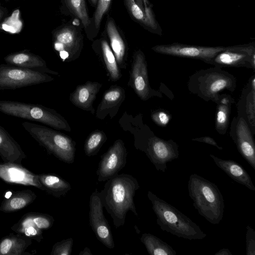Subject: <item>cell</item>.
Wrapping results in <instances>:
<instances>
[{"mask_svg":"<svg viewBox=\"0 0 255 255\" xmlns=\"http://www.w3.org/2000/svg\"><path fill=\"white\" fill-rule=\"evenodd\" d=\"M100 196L104 208L112 218L116 229L123 226L127 214L131 211L138 216L134 197L139 185L131 175L122 173L106 181Z\"/></svg>","mask_w":255,"mask_h":255,"instance_id":"6da1fadb","label":"cell"},{"mask_svg":"<svg viewBox=\"0 0 255 255\" xmlns=\"http://www.w3.org/2000/svg\"><path fill=\"white\" fill-rule=\"evenodd\" d=\"M147 197L156 216V223L162 231L189 240H201L207 236L191 219L151 191H148Z\"/></svg>","mask_w":255,"mask_h":255,"instance_id":"7a4b0ae2","label":"cell"},{"mask_svg":"<svg viewBox=\"0 0 255 255\" xmlns=\"http://www.w3.org/2000/svg\"><path fill=\"white\" fill-rule=\"evenodd\" d=\"M188 189L198 213L210 223L219 224L223 219L225 205L218 186L195 173L189 177Z\"/></svg>","mask_w":255,"mask_h":255,"instance_id":"3957f363","label":"cell"},{"mask_svg":"<svg viewBox=\"0 0 255 255\" xmlns=\"http://www.w3.org/2000/svg\"><path fill=\"white\" fill-rule=\"evenodd\" d=\"M236 79L231 74L217 66L196 71L189 77L188 90L206 102L217 103L224 90L234 92Z\"/></svg>","mask_w":255,"mask_h":255,"instance_id":"277c9868","label":"cell"},{"mask_svg":"<svg viewBox=\"0 0 255 255\" xmlns=\"http://www.w3.org/2000/svg\"><path fill=\"white\" fill-rule=\"evenodd\" d=\"M22 127L49 154L68 164L74 162L76 142L70 137L55 129L29 122Z\"/></svg>","mask_w":255,"mask_h":255,"instance_id":"5b68a950","label":"cell"},{"mask_svg":"<svg viewBox=\"0 0 255 255\" xmlns=\"http://www.w3.org/2000/svg\"><path fill=\"white\" fill-rule=\"evenodd\" d=\"M0 112L7 115L37 122L57 130L71 131L67 121L54 109L37 104L0 100Z\"/></svg>","mask_w":255,"mask_h":255,"instance_id":"8992f818","label":"cell"},{"mask_svg":"<svg viewBox=\"0 0 255 255\" xmlns=\"http://www.w3.org/2000/svg\"><path fill=\"white\" fill-rule=\"evenodd\" d=\"M133 134L135 148L145 153L158 171L165 172L167 163L179 157L178 145L173 140L158 137L150 130Z\"/></svg>","mask_w":255,"mask_h":255,"instance_id":"52a82bcc","label":"cell"},{"mask_svg":"<svg viewBox=\"0 0 255 255\" xmlns=\"http://www.w3.org/2000/svg\"><path fill=\"white\" fill-rule=\"evenodd\" d=\"M53 48L63 62L78 59L83 47V35L81 28L74 24H64L52 32Z\"/></svg>","mask_w":255,"mask_h":255,"instance_id":"ba28073f","label":"cell"},{"mask_svg":"<svg viewBox=\"0 0 255 255\" xmlns=\"http://www.w3.org/2000/svg\"><path fill=\"white\" fill-rule=\"evenodd\" d=\"M54 78L48 74L0 64V90H14L51 82Z\"/></svg>","mask_w":255,"mask_h":255,"instance_id":"9c48e42d","label":"cell"},{"mask_svg":"<svg viewBox=\"0 0 255 255\" xmlns=\"http://www.w3.org/2000/svg\"><path fill=\"white\" fill-rule=\"evenodd\" d=\"M227 47L203 46L174 43L157 45L152 47L154 52L165 55L201 60L211 64L214 57Z\"/></svg>","mask_w":255,"mask_h":255,"instance_id":"30bf717a","label":"cell"},{"mask_svg":"<svg viewBox=\"0 0 255 255\" xmlns=\"http://www.w3.org/2000/svg\"><path fill=\"white\" fill-rule=\"evenodd\" d=\"M128 86L143 101L154 96L161 97L159 92L150 86L147 62L144 53L140 49L135 51L133 55Z\"/></svg>","mask_w":255,"mask_h":255,"instance_id":"8fae6325","label":"cell"},{"mask_svg":"<svg viewBox=\"0 0 255 255\" xmlns=\"http://www.w3.org/2000/svg\"><path fill=\"white\" fill-rule=\"evenodd\" d=\"M211 64L220 67H246L255 70V44L228 46L214 57Z\"/></svg>","mask_w":255,"mask_h":255,"instance_id":"7c38bea8","label":"cell"},{"mask_svg":"<svg viewBox=\"0 0 255 255\" xmlns=\"http://www.w3.org/2000/svg\"><path fill=\"white\" fill-rule=\"evenodd\" d=\"M127 154L123 141L117 139L101 156L97 170L98 181H106L118 174L126 164Z\"/></svg>","mask_w":255,"mask_h":255,"instance_id":"4fadbf2b","label":"cell"},{"mask_svg":"<svg viewBox=\"0 0 255 255\" xmlns=\"http://www.w3.org/2000/svg\"><path fill=\"white\" fill-rule=\"evenodd\" d=\"M103 208L100 192L96 189L90 197V225L97 239L108 248L113 249L115 247L114 238L111 227L104 215Z\"/></svg>","mask_w":255,"mask_h":255,"instance_id":"5bb4252c","label":"cell"},{"mask_svg":"<svg viewBox=\"0 0 255 255\" xmlns=\"http://www.w3.org/2000/svg\"><path fill=\"white\" fill-rule=\"evenodd\" d=\"M230 135L235 142L239 152L248 163L255 169V143L254 135L246 120L238 115L231 123Z\"/></svg>","mask_w":255,"mask_h":255,"instance_id":"9a60e30c","label":"cell"},{"mask_svg":"<svg viewBox=\"0 0 255 255\" xmlns=\"http://www.w3.org/2000/svg\"><path fill=\"white\" fill-rule=\"evenodd\" d=\"M54 222L53 217L49 214L30 212L23 215L11 229L40 243L43 239V230L50 229Z\"/></svg>","mask_w":255,"mask_h":255,"instance_id":"2e32d148","label":"cell"},{"mask_svg":"<svg viewBox=\"0 0 255 255\" xmlns=\"http://www.w3.org/2000/svg\"><path fill=\"white\" fill-rule=\"evenodd\" d=\"M124 1L133 20L151 32L160 34V27L148 0H124Z\"/></svg>","mask_w":255,"mask_h":255,"instance_id":"e0dca14e","label":"cell"},{"mask_svg":"<svg viewBox=\"0 0 255 255\" xmlns=\"http://www.w3.org/2000/svg\"><path fill=\"white\" fill-rule=\"evenodd\" d=\"M0 179L8 184L32 186L42 191L44 189L35 174L14 163H0Z\"/></svg>","mask_w":255,"mask_h":255,"instance_id":"ac0fdd59","label":"cell"},{"mask_svg":"<svg viewBox=\"0 0 255 255\" xmlns=\"http://www.w3.org/2000/svg\"><path fill=\"white\" fill-rule=\"evenodd\" d=\"M6 64L43 73L58 75V72L49 69L40 56L24 50L11 53L4 57Z\"/></svg>","mask_w":255,"mask_h":255,"instance_id":"d6986e66","label":"cell"},{"mask_svg":"<svg viewBox=\"0 0 255 255\" xmlns=\"http://www.w3.org/2000/svg\"><path fill=\"white\" fill-rule=\"evenodd\" d=\"M105 30L109 40V45L115 56L119 67L126 69L128 59L127 43L114 19L109 15L107 16Z\"/></svg>","mask_w":255,"mask_h":255,"instance_id":"ffe728a7","label":"cell"},{"mask_svg":"<svg viewBox=\"0 0 255 255\" xmlns=\"http://www.w3.org/2000/svg\"><path fill=\"white\" fill-rule=\"evenodd\" d=\"M126 98L125 89L119 86H112L106 91L98 106L96 117L104 120L109 115L113 119L117 114L119 108Z\"/></svg>","mask_w":255,"mask_h":255,"instance_id":"44dd1931","label":"cell"},{"mask_svg":"<svg viewBox=\"0 0 255 255\" xmlns=\"http://www.w3.org/2000/svg\"><path fill=\"white\" fill-rule=\"evenodd\" d=\"M102 87V85L98 82L87 81L77 86L71 93L69 99L76 107L94 114L93 103Z\"/></svg>","mask_w":255,"mask_h":255,"instance_id":"7402d4cb","label":"cell"},{"mask_svg":"<svg viewBox=\"0 0 255 255\" xmlns=\"http://www.w3.org/2000/svg\"><path fill=\"white\" fill-rule=\"evenodd\" d=\"M238 115L247 122L252 133H255V77L253 76L244 89L238 104Z\"/></svg>","mask_w":255,"mask_h":255,"instance_id":"603a6c76","label":"cell"},{"mask_svg":"<svg viewBox=\"0 0 255 255\" xmlns=\"http://www.w3.org/2000/svg\"><path fill=\"white\" fill-rule=\"evenodd\" d=\"M92 47L94 51L101 57L110 80L112 82L119 80L122 74L107 38L105 36H101L93 41Z\"/></svg>","mask_w":255,"mask_h":255,"instance_id":"cb8c5ba5","label":"cell"},{"mask_svg":"<svg viewBox=\"0 0 255 255\" xmlns=\"http://www.w3.org/2000/svg\"><path fill=\"white\" fill-rule=\"evenodd\" d=\"M0 156L4 163L21 164L26 157L20 145L9 132L0 125Z\"/></svg>","mask_w":255,"mask_h":255,"instance_id":"d4e9b609","label":"cell"},{"mask_svg":"<svg viewBox=\"0 0 255 255\" xmlns=\"http://www.w3.org/2000/svg\"><path fill=\"white\" fill-rule=\"evenodd\" d=\"M209 156L216 165L238 183L255 191V186L248 172L240 164L231 159L218 158L212 154Z\"/></svg>","mask_w":255,"mask_h":255,"instance_id":"484cf974","label":"cell"},{"mask_svg":"<svg viewBox=\"0 0 255 255\" xmlns=\"http://www.w3.org/2000/svg\"><path fill=\"white\" fill-rule=\"evenodd\" d=\"M62 12L80 21L87 38L92 40L91 17H89L85 0H61Z\"/></svg>","mask_w":255,"mask_h":255,"instance_id":"4316f807","label":"cell"},{"mask_svg":"<svg viewBox=\"0 0 255 255\" xmlns=\"http://www.w3.org/2000/svg\"><path fill=\"white\" fill-rule=\"evenodd\" d=\"M32 240L20 233L9 234L0 239V255H23Z\"/></svg>","mask_w":255,"mask_h":255,"instance_id":"83f0119b","label":"cell"},{"mask_svg":"<svg viewBox=\"0 0 255 255\" xmlns=\"http://www.w3.org/2000/svg\"><path fill=\"white\" fill-rule=\"evenodd\" d=\"M37 196L30 189L16 191L2 201L0 211L8 213L18 211L31 204Z\"/></svg>","mask_w":255,"mask_h":255,"instance_id":"f1b7e54d","label":"cell"},{"mask_svg":"<svg viewBox=\"0 0 255 255\" xmlns=\"http://www.w3.org/2000/svg\"><path fill=\"white\" fill-rule=\"evenodd\" d=\"M38 179L44 191L56 198L65 196L72 188L68 182L56 174H38Z\"/></svg>","mask_w":255,"mask_h":255,"instance_id":"f546056e","label":"cell"},{"mask_svg":"<svg viewBox=\"0 0 255 255\" xmlns=\"http://www.w3.org/2000/svg\"><path fill=\"white\" fill-rule=\"evenodd\" d=\"M234 99L229 95L221 94L217 104L215 119V129L218 133H226L231 110V106L234 103Z\"/></svg>","mask_w":255,"mask_h":255,"instance_id":"4dcf8cb0","label":"cell"},{"mask_svg":"<svg viewBox=\"0 0 255 255\" xmlns=\"http://www.w3.org/2000/svg\"><path fill=\"white\" fill-rule=\"evenodd\" d=\"M140 240L150 255H176V251L172 247L152 234L144 233Z\"/></svg>","mask_w":255,"mask_h":255,"instance_id":"1f68e13d","label":"cell"},{"mask_svg":"<svg viewBox=\"0 0 255 255\" xmlns=\"http://www.w3.org/2000/svg\"><path fill=\"white\" fill-rule=\"evenodd\" d=\"M107 139L106 134L103 130L92 132L85 141L84 150L85 154L88 156L97 155Z\"/></svg>","mask_w":255,"mask_h":255,"instance_id":"d6a6232c","label":"cell"},{"mask_svg":"<svg viewBox=\"0 0 255 255\" xmlns=\"http://www.w3.org/2000/svg\"><path fill=\"white\" fill-rule=\"evenodd\" d=\"M112 0H98L96 9L92 17H91V36L93 40L100 30L103 17L110 8Z\"/></svg>","mask_w":255,"mask_h":255,"instance_id":"836d02e7","label":"cell"},{"mask_svg":"<svg viewBox=\"0 0 255 255\" xmlns=\"http://www.w3.org/2000/svg\"><path fill=\"white\" fill-rule=\"evenodd\" d=\"M74 240L72 238L56 243L52 247L50 255H70Z\"/></svg>","mask_w":255,"mask_h":255,"instance_id":"e575fe53","label":"cell"},{"mask_svg":"<svg viewBox=\"0 0 255 255\" xmlns=\"http://www.w3.org/2000/svg\"><path fill=\"white\" fill-rule=\"evenodd\" d=\"M246 229V254L247 255H255V231L249 225Z\"/></svg>","mask_w":255,"mask_h":255,"instance_id":"d590c367","label":"cell"},{"mask_svg":"<svg viewBox=\"0 0 255 255\" xmlns=\"http://www.w3.org/2000/svg\"><path fill=\"white\" fill-rule=\"evenodd\" d=\"M151 118L157 125L163 127L168 124L170 117L166 112L159 111L152 113Z\"/></svg>","mask_w":255,"mask_h":255,"instance_id":"8d00e7d4","label":"cell"},{"mask_svg":"<svg viewBox=\"0 0 255 255\" xmlns=\"http://www.w3.org/2000/svg\"><path fill=\"white\" fill-rule=\"evenodd\" d=\"M192 141L204 142L216 147L220 150H223V147L218 145L216 141L211 137L206 136L192 139Z\"/></svg>","mask_w":255,"mask_h":255,"instance_id":"74e56055","label":"cell"},{"mask_svg":"<svg viewBox=\"0 0 255 255\" xmlns=\"http://www.w3.org/2000/svg\"><path fill=\"white\" fill-rule=\"evenodd\" d=\"M215 255H232V253L228 249H222L215 253Z\"/></svg>","mask_w":255,"mask_h":255,"instance_id":"f35d334b","label":"cell"},{"mask_svg":"<svg viewBox=\"0 0 255 255\" xmlns=\"http://www.w3.org/2000/svg\"><path fill=\"white\" fill-rule=\"evenodd\" d=\"M90 249L88 247H85L82 251H81L79 255H92Z\"/></svg>","mask_w":255,"mask_h":255,"instance_id":"ab89813d","label":"cell"},{"mask_svg":"<svg viewBox=\"0 0 255 255\" xmlns=\"http://www.w3.org/2000/svg\"><path fill=\"white\" fill-rule=\"evenodd\" d=\"M6 10L3 7L0 6V20L4 16L6 13Z\"/></svg>","mask_w":255,"mask_h":255,"instance_id":"60d3db41","label":"cell"},{"mask_svg":"<svg viewBox=\"0 0 255 255\" xmlns=\"http://www.w3.org/2000/svg\"><path fill=\"white\" fill-rule=\"evenodd\" d=\"M92 5L96 7L98 0H90Z\"/></svg>","mask_w":255,"mask_h":255,"instance_id":"b9f144b4","label":"cell"}]
</instances>
